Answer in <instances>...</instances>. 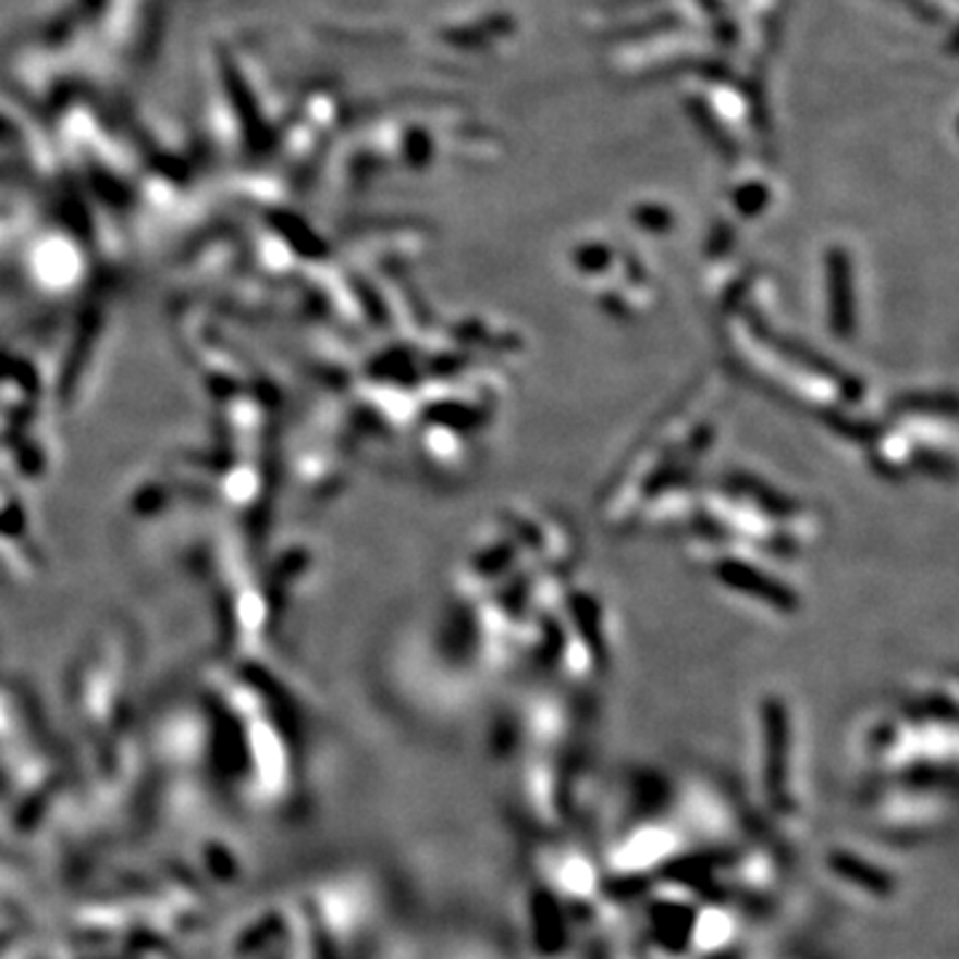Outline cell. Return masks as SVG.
Segmentation results:
<instances>
[{"label":"cell","instance_id":"6da1fadb","mask_svg":"<svg viewBox=\"0 0 959 959\" xmlns=\"http://www.w3.org/2000/svg\"><path fill=\"white\" fill-rule=\"evenodd\" d=\"M712 574L723 587L752 594V600L778 607V611H791L795 607V592H791V587H786L778 579H771L773 574H762L752 560L720 555L717 563L712 565Z\"/></svg>","mask_w":959,"mask_h":959},{"label":"cell","instance_id":"7a4b0ae2","mask_svg":"<svg viewBox=\"0 0 959 959\" xmlns=\"http://www.w3.org/2000/svg\"><path fill=\"white\" fill-rule=\"evenodd\" d=\"M826 307H829V325L839 336H848L856 331V291L845 265H829L826 275Z\"/></svg>","mask_w":959,"mask_h":959}]
</instances>
